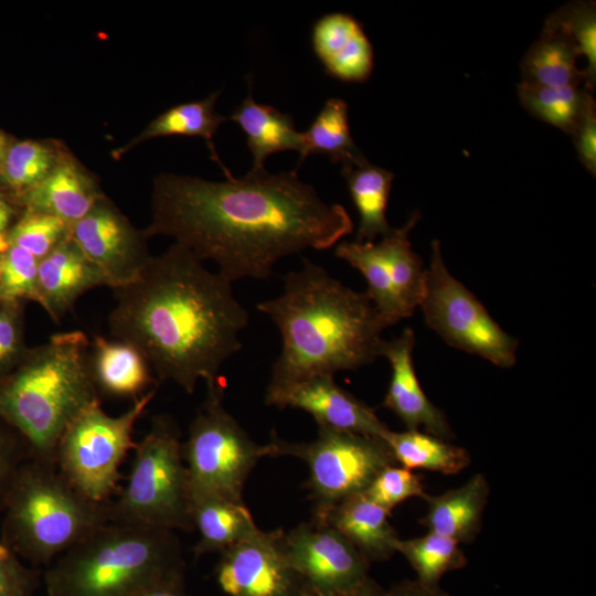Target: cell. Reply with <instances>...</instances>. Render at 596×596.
Returning <instances> with one entry per match:
<instances>
[{
	"label": "cell",
	"mask_w": 596,
	"mask_h": 596,
	"mask_svg": "<svg viewBox=\"0 0 596 596\" xmlns=\"http://www.w3.org/2000/svg\"><path fill=\"white\" fill-rule=\"evenodd\" d=\"M592 97L583 110L573 132L577 156L583 166L595 175L596 172V111Z\"/></svg>",
	"instance_id": "b9f144b4"
},
{
	"label": "cell",
	"mask_w": 596,
	"mask_h": 596,
	"mask_svg": "<svg viewBox=\"0 0 596 596\" xmlns=\"http://www.w3.org/2000/svg\"><path fill=\"white\" fill-rule=\"evenodd\" d=\"M268 445L273 457L292 456L306 462L316 520L341 500L365 491L383 468L396 465L383 439L321 426L312 441L288 443L273 434Z\"/></svg>",
	"instance_id": "30bf717a"
},
{
	"label": "cell",
	"mask_w": 596,
	"mask_h": 596,
	"mask_svg": "<svg viewBox=\"0 0 596 596\" xmlns=\"http://www.w3.org/2000/svg\"><path fill=\"white\" fill-rule=\"evenodd\" d=\"M140 596H190L185 589V578L170 581L145 592Z\"/></svg>",
	"instance_id": "bcb514c9"
},
{
	"label": "cell",
	"mask_w": 596,
	"mask_h": 596,
	"mask_svg": "<svg viewBox=\"0 0 596 596\" xmlns=\"http://www.w3.org/2000/svg\"><path fill=\"white\" fill-rule=\"evenodd\" d=\"M341 174L359 214L356 242H374L393 227L386 210L394 174L369 161L361 166L342 167Z\"/></svg>",
	"instance_id": "4316f807"
},
{
	"label": "cell",
	"mask_w": 596,
	"mask_h": 596,
	"mask_svg": "<svg viewBox=\"0 0 596 596\" xmlns=\"http://www.w3.org/2000/svg\"><path fill=\"white\" fill-rule=\"evenodd\" d=\"M100 286L109 287L107 279L70 235L39 262L38 304L55 322L74 308L84 292Z\"/></svg>",
	"instance_id": "ac0fdd59"
},
{
	"label": "cell",
	"mask_w": 596,
	"mask_h": 596,
	"mask_svg": "<svg viewBox=\"0 0 596 596\" xmlns=\"http://www.w3.org/2000/svg\"><path fill=\"white\" fill-rule=\"evenodd\" d=\"M415 333L405 328L397 338L383 342L381 356L391 365V381L383 406L392 411L407 429L423 426L426 433L448 440L454 437L445 414L423 391L413 363Z\"/></svg>",
	"instance_id": "2e32d148"
},
{
	"label": "cell",
	"mask_w": 596,
	"mask_h": 596,
	"mask_svg": "<svg viewBox=\"0 0 596 596\" xmlns=\"http://www.w3.org/2000/svg\"><path fill=\"white\" fill-rule=\"evenodd\" d=\"M389 515L390 512L360 492L338 502L318 521L336 529L372 563L386 561L396 553L398 535Z\"/></svg>",
	"instance_id": "ffe728a7"
},
{
	"label": "cell",
	"mask_w": 596,
	"mask_h": 596,
	"mask_svg": "<svg viewBox=\"0 0 596 596\" xmlns=\"http://www.w3.org/2000/svg\"><path fill=\"white\" fill-rule=\"evenodd\" d=\"M89 355L98 393L134 401L160 384L146 358L127 342L95 336Z\"/></svg>",
	"instance_id": "44dd1931"
},
{
	"label": "cell",
	"mask_w": 596,
	"mask_h": 596,
	"mask_svg": "<svg viewBox=\"0 0 596 596\" xmlns=\"http://www.w3.org/2000/svg\"><path fill=\"white\" fill-rule=\"evenodd\" d=\"M0 299H1V294H0Z\"/></svg>",
	"instance_id": "c3c4849f"
},
{
	"label": "cell",
	"mask_w": 596,
	"mask_h": 596,
	"mask_svg": "<svg viewBox=\"0 0 596 596\" xmlns=\"http://www.w3.org/2000/svg\"><path fill=\"white\" fill-rule=\"evenodd\" d=\"M593 92L585 86L518 85L522 106L534 117L572 135Z\"/></svg>",
	"instance_id": "d6a6232c"
},
{
	"label": "cell",
	"mask_w": 596,
	"mask_h": 596,
	"mask_svg": "<svg viewBox=\"0 0 596 596\" xmlns=\"http://www.w3.org/2000/svg\"><path fill=\"white\" fill-rule=\"evenodd\" d=\"M385 596H450L439 585H427L415 579H404L385 592Z\"/></svg>",
	"instance_id": "ee69618b"
},
{
	"label": "cell",
	"mask_w": 596,
	"mask_h": 596,
	"mask_svg": "<svg viewBox=\"0 0 596 596\" xmlns=\"http://www.w3.org/2000/svg\"><path fill=\"white\" fill-rule=\"evenodd\" d=\"M31 458L23 438L0 421V513L21 465Z\"/></svg>",
	"instance_id": "60d3db41"
},
{
	"label": "cell",
	"mask_w": 596,
	"mask_h": 596,
	"mask_svg": "<svg viewBox=\"0 0 596 596\" xmlns=\"http://www.w3.org/2000/svg\"><path fill=\"white\" fill-rule=\"evenodd\" d=\"M304 152L300 166L310 155H324L342 167L361 166L368 159L353 141L350 132L348 104L341 98H329L302 132Z\"/></svg>",
	"instance_id": "f1b7e54d"
},
{
	"label": "cell",
	"mask_w": 596,
	"mask_h": 596,
	"mask_svg": "<svg viewBox=\"0 0 596 596\" xmlns=\"http://www.w3.org/2000/svg\"><path fill=\"white\" fill-rule=\"evenodd\" d=\"M43 584V571L26 565L0 542V596H35Z\"/></svg>",
	"instance_id": "ab89813d"
},
{
	"label": "cell",
	"mask_w": 596,
	"mask_h": 596,
	"mask_svg": "<svg viewBox=\"0 0 596 596\" xmlns=\"http://www.w3.org/2000/svg\"><path fill=\"white\" fill-rule=\"evenodd\" d=\"M487 478L477 473L464 486L438 496L426 493L427 513L421 519L429 532L469 543L477 536L489 497Z\"/></svg>",
	"instance_id": "603a6c76"
},
{
	"label": "cell",
	"mask_w": 596,
	"mask_h": 596,
	"mask_svg": "<svg viewBox=\"0 0 596 596\" xmlns=\"http://www.w3.org/2000/svg\"><path fill=\"white\" fill-rule=\"evenodd\" d=\"M70 238L103 273L111 289L134 281L152 255L148 237L105 195L71 225Z\"/></svg>",
	"instance_id": "5bb4252c"
},
{
	"label": "cell",
	"mask_w": 596,
	"mask_h": 596,
	"mask_svg": "<svg viewBox=\"0 0 596 596\" xmlns=\"http://www.w3.org/2000/svg\"><path fill=\"white\" fill-rule=\"evenodd\" d=\"M267 405L310 414L318 426L384 439L390 428L373 408L339 386L333 375H316L290 386Z\"/></svg>",
	"instance_id": "9a60e30c"
},
{
	"label": "cell",
	"mask_w": 596,
	"mask_h": 596,
	"mask_svg": "<svg viewBox=\"0 0 596 596\" xmlns=\"http://www.w3.org/2000/svg\"><path fill=\"white\" fill-rule=\"evenodd\" d=\"M105 195L96 175L67 149L21 204L23 209L49 213L73 225Z\"/></svg>",
	"instance_id": "d6986e66"
},
{
	"label": "cell",
	"mask_w": 596,
	"mask_h": 596,
	"mask_svg": "<svg viewBox=\"0 0 596 596\" xmlns=\"http://www.w3.org/2000/svg\"><path fill=\"white\" fill-rule=\"evenodd\" d=\"M11 139L9 138V136L3 132L2 130H0V162L1 160L3 159L8 148L10 147L11 145Z\"/></svg>",
	"instance_id": "7dc6e473"
},
{
	"label": "cell",
	"mask_w": 596,
	"mask_h": 596,
	"mask_svg": "<svg viewBox=\"0 0 596 596\" xmlns=\"http://www.w3.org/2000/svg\"><path fill=\"white\" fill-rule=\"evenodd\" d=\"M184 574L172 531L107 522L49 565L43 585L47 596H140Z\"/></svg>",
	"instance_id": "5b68a950"
},
{
	"label": "cell",
	"mask_w": 596,
	"mask_h": 596,
	"mask_svg": "<svg viewBox=\"0 0 596 596\" xmlns=\"http://www.w3.org/2000/svg\"><path fill=\"white\" fill-rule=\"evenodd\" d=\"M23 207L0 184V253L9 247V234Z\"/></svg>",
	"instance_id": "7bdbcfd3"
},
{
	"label": "cell",
	"mask_w": 596,
	"mask_h": 596,
	"mask_svg": "<svg viewBox=\"0 0 596 596\" xmlns=\"http://www.w3.org/2000/svg\"><path fill=\"white\" fill-rule=\"evenodd\" d=\"M334 254L363 275L368 285L365 294L385 328L404 319L394 291L390 266L380 242H340Z\"/></svg>",
	"instance_id": "f546056e"
},
{
	"label": "cell",
	"mask_w": 596,
	"mask_h": 596,
	"mask_svg": "<svg viewBox=\"0 0 596 596\" xmlns=\"http://www.w3.org/2000/svg\"><path fill=\"white\" fill-rule=\"evenodd\" d=\"M39 259L10 244L0 253L1 299L38 302Z\"/></svg>",
	"instance_id": "8d00e7d4"
},
{
	"label": "cell",
	"mask_w": 596,
	"mask_h": 596,
	"mask_svg": "<svg viewBox=\"0 0 596 596\" xmlns=\"http://www.w3.org/2000/svg\"><path fill=\"white\" fill-rule=\"evenodd\" d=\"M352 230L347 210L324 202L295 171L264 168L225 181L157 174L143 232L174 238L233 283L266 279L280 258L330 248Z\"/></svg>",
	"instance_id": "6da1fadb"
},
{
	"label": "cell",
	"mask_w": 596,
	"mask_h": 596,
	"mask_svg": "<svg viewBox=\"0 0 596 596\" xmlns=\"http://www.w3.org/2000/svg\"><path fill=\"white\" fill-rule=\"evenodd\" d=\"M363 492L390 513L406 499L427 493L417 475L396 465L383 468Z\"/></svg>",
	"instance_id": "74e56055"
},
{
	"label": "cell",
	"mask_w": 596,
	"mask_h": 596,
	"mask_svg": "<svg viewBox=\"0 0 596 596\" xmlns=\"http://www.w3.org/2000/svg\"><path fill=\"white\" fill-rule=\"evenodd\" d=\"M132 450L127 483L106 504L108 522L192 531V496L177 422L163 413L153 416Z\"/></svg>",
	"instance_id": "52a82bcc"
},
{
	"label": "cell",
	"mask_w": 596,
	"mask_h": 596,
	"mask_svg": "<svg viewBox=\"0 0 596 596\" xmlns=\"http://www.w3.org/2000/svg\"><path fill=\"white\" fill-rule=\"evenodd\" d=\"M67 149L56 139L12 141L0 162V184L22 206L23 198L46 178Z\"/></svg>",
	"instance_id": "83f0119b"
},
{
	"label": "cell",
	"mask_w": 596,
	"mask_h": 596,
	"mask_svg": "<svg viewBox=\"0 0 596 596\" xmlns=\"http://www.w3.org/2000/svg\"><path fill=\"white\" fill-rule=\"evenodd\" d=\"M383 440L396 464L409 470L427 469L455 475L470 464V456L465 448L418 429H390Z\"/></svg>",
	"instance_id": "4dcf8cb0"
},
{
	"label": "cell",
	"mask_w": 596,
	"mask_h": 596,
	"mask_svg": "<svg viewBox=\"0 0 596 596\" xmlns=\"http://www.w3.org/2000/svg\"><path fill=\"white\" fill-rule=\"evenodd\" d=\"M311 45L324 72L348 83L365 82L373 70V46L352 15L331 12L312 25Z\"/></svg>",
	"instance_id": "e0dca14e"
},
{
	"label": "cell",
	"mask_w": 596,
	"mask_h": 596,
	"mask_svg": "<svg viewBox=\"0 0 596 596\" xmlns=\"http://www.w3.org/2000/svg\"><path fill=\"white\" fill-rule=\"evenodd\" d=\"M152 389L132 401L118 416L108 415L100 403L85 409L65 430L54 462L62 476L84 497L106 504L119 491L120 466L135 448L134 429L156 396Z\"/></svg>",
	"instance_id": "ba28073f"
},
{
	"label": "cell",
	"mask_w": 596,
	"mask_h": 596,
	"mask_svg": "<svg viewBox=\"0 0 596 596\" xmlns=\"http://www.w3.org/2000/svg\"><path fill=\"white\" fill-rule=\"evenodd\" d=\"M280 296L257 305L281 336L266 390L268 404L300 381L355 370L381 356L385 329L372 301L304 259L284 279Z\"/></svg>",
	"instance_id": "3957f363"
},
{
	"label": "cell",
	"mask_w": 596,
	"mask_h": 596,
	"mask_svg": "<svg viewBox=\"0 0 596 596\" xmlns=\"http://www.w3.org/2000/svg\"><path fill=\"white\" fill-rule=\"evenodd\" d=\"M89 351L85 332L55 333L30 348L22 362L0 379V421L23 438L31 458L54 462L68 426L100 403Z\"/></svg>",
	"instance_id": "277c9868"
},
{
	"label": "cell",
	"mask_w": 596,
	"mask_h": 596,
	"mask_svg": "<svg viewBox=\"0 0 596 596\" xmlns=\"http://www.w3.org/2000/svg\"><path fill=\"white\" fill-rule=\"evenodd\" d=\"M231 119L246 136L253 157V170L264 169L266 158L275 152L296 150L304 152L302 132L297 131L294 118L277 108L258 104L252 92L233 110Z\"/></svg>",
	"instance_id": "d4e9b609"
},
{
	"label": "cell",
	"mask_w": 596,
	"mask_h": 596,
	"mask_svg": "<svg viewBox=\"0 0 596 596\" xmlns=\"http://www.w3.org/2000/svg\"><path fill=\"white\" fill-rule=\"evenodd\" d=\"M113 290L110 333L141 352L159 383L172 381L188 394L199 380L207 391L225 389L220 370L241 350L240 333L248 324L228 279L174 243Z\"/></svg>",
	"instance_id": "7a4b0ae2"
},
{
	"label": "cell",
	"mask_w": 596,
	"mask_h": 596,
	"mask_svg": "<svg viewBox=\"0 0 596 596\" xmlns=\"http://www.w3.org/2000/svg\"><path fill=\"white\" fill-rule=\"evenodd\" d=\"M545 24L565 34L586 57V88L593 92L596 81V8L594 1H575L549 17Z\"/></svg>",
	"instance_id": "e575fe53"
},
{
	"label": "cell",
	"mask_w": 596,
	"mask_h": 596,
	"mask_svg": "<svg viewBox=\"0 0 596 596\" xmlns=\"http://www.w3.org/2000/svg\"><path fill=\"white\" fill-rule=\"evenodd\" d=\"M458 544L448 536L428 531L418 538H398L395 551L407 560L417 574V581L427 585H439L446 573L460 570L468 563Z\"/></svg>",
	"instance_id": "836d02e7"
},
{
	"label": "cell",
	"mask_w": 596,
	"mask_h": 596,
	"mask_svg": "<svg viewBox=\"0 0 596 596\" xmlns=\"http://www.w3.org/2000/svg\"><path fill=\"white\" fill-rule=\"evenodd\" d=\"M71 225L41 211L23 209L9 234L15 245L41 260L70 235Z\"/></svg>",
	"instance_id": "d590c367"
},
{
	"label": "cell",
	"mask_w": 596,
	"mask_h": 596,
	"mask_svg": "<svg viewBox=\"0 0 596 596\" xmlns=\"http://www.w3.org/2000/svg\"><path fill=\"white\" fill-rule=\"evenodd\" d=\"M385 589L373 578L368 576L365 579L355 586L329 595H312V596H385Z\"/></svg>",
	"instance_id": "f6af8a7d"
},
{
	"label": "cell",
	"mask_w": 596,
	"mask_h": 596,
	"mask_svg": "<svg viewBox=\"0 0 596 596\" xmlns=\"http://www.w3.org/2000/svg\"><path fill=\"white\" fill-rule=\"evenodd\" d=\"M283 547L310 596L345 590L369 576L371 563L326 522L312 519L283 532Z\"/></svg>",
	"instance_id": "7c38bea8"
},
{
	"label": "cell",
	"mask_w": 596,
	"mask_h": 596,
	"mask_svg": "<svg viewBox=\"0 0 596 596\" xmlns=\"http://www.w3.org/2000/svg\"><path fill=\"white\" fill-rule=\"evenodd\" d=\"M283 530L259 528L223 553L216 581L228 596H310L283 547Z\"/></svg>",
	"instance_id": "4fadbf2b"
},
{
	"label": "cell",
	"mask_w": 596,
	"mask_h": 596,
	"mask_svg": "<svg viewBox=\"0 0 596 596\" xmlns=\"http://www.w3.org/2000/svg\"><path fill=\"white\" fill-rule=\"evenodd\" d=\"M24 304L0 299V379L11 373L30 349L24 339Z\"/></svg>",
	"instance_id": "f35d334b"
},
{
	"label": "cell",
	"mask_w": 596,
	"mask_h": 596,
	"mask_svg": "<svg viewBox=\"0 0 596 596\" xmlns=\"http://www.w3.org/2000/svg\"><path fill=\"white\" fill-rule=\"evenodd\" d=\"M419 219L414 212L407 222L394 228L380 241L390 266L394 291L405 318L411 317L419 307L426 289L427 272L422 258L412 249L409 232Z\"/></svg>",
	"instance_id": "1f68e13d"
},
{
	"label": "cell",
	"mask_w": 596,
	"mask_h": 596,
	"mask_svg": "<svg viewBox=\"0 0 596 596\" xmlns=\"http://www.w3.org/2000/svg\"><path fill=\"white\" fill-rule=\"evenodd\" d=\"M219 96L220 93L214 92L203 99L182 103L168 108L153 118L128 142L113 149L110 152L111 158L120 160L132 149L155 138L170 136L200 137L205 140L211 152V159L220 166L226 179L233 178V174L221 161L213 142L214 134L227 120V117L215 110Z\"/></svg>",
	"instance_id": "7402d4cb"
},
{
	"label": "cell",
	"mask_w": 596,
	"mask_h": 596,
	"mask_svg": "<svg viewBox=\"0 0 596 596\" xmlns=\"http://www.w3.org/2000/svg\"><path fill=\"white\" fill-rule=\"evenodd\" d=\"M579 52L565 34L544 24L541 36L521 62L522 83L550 87L585 86V71L576 64Z\"/></svg>",
	"instance_id": "484cf974"
},
{
	"label": "cell",
	"mask_w": 596,
	"mask_h": 596,
	"mask_svg": "<svg viewBox=\"0 0 596 596\" xmlns=\"http://www.w3.org/2000/svg\"><path fill=\"white\" fill-rule=\"evenodd\" d=\"M192 524L199 539L192 549L196 558L223 553L258 529L245 502L215 496H192Z\"/></svg>",
	"instance_id": "cb8c5ba5"
},
{
	"label": "cell",
	"mask_w": 596,
	"mask_h": 596,
	"mask_svg": "<svg viewBox=\"0 0 596 596\" xmlns=\"http://www.w3.org/2000/svg\"><path fill=\"white\" fill-rule=\"evenodd\" d=\"M426 272V289L419 305L426 324L456 349L500 368L513 366L519 340L507 333L479 299L449 273L437 240L432 243Z\"/></svg>",
	"instance_id": "8fae6325"
},
{
	"label": "cell",
	"mask_w": 596,
	"mask_h": 596,
	"mask_svg": "<svg viewBox=\"0 0 596 596\" xmlns=\"http://www.w3.org/2000/svg\"><path fill=\"white\" fill-rule=\"evenodd\" d=\"M223 395L224 389L207 391L182 443V455L191 496L209 494L244 502L246 480L258 460L270 456V447L249 437L224 408Z\"/></svg>",
	"instance_id": "9c48e42d"
},
{
	"label": "cell",
	"mask_w": 596,
	"mask_h": 596,
	"mask_svg": "<svg viewBox=\"0 0 596 596\" xmlns=\"http://www.w3.org/2000/svg\"><path fill=\"white\" fill-rule=\"evenodd\" d=\"M106 504L81 494L55 462L29 458L19 468L1 512L0 542L30 565L47 567L108 522Z\"/></svg>",
	"instance_id": "8992f818"
}]
</instances>
